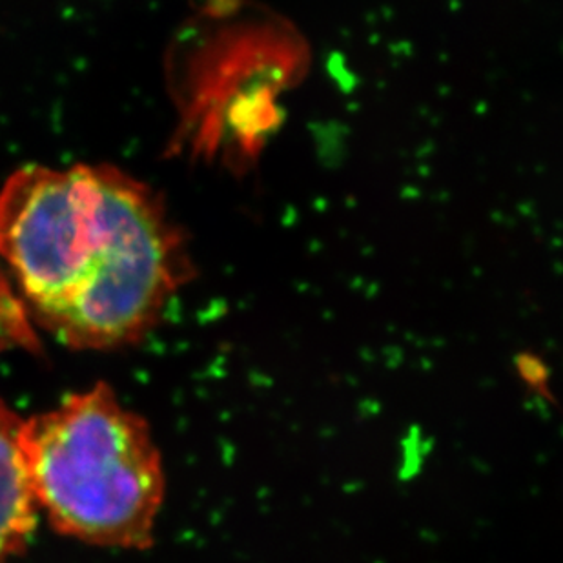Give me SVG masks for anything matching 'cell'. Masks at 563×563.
<instances>
[{"label":"cell","mask_w":563,"mask_h":563,"mask_svg":"<svg viewBox=\"0 0 563 563\" xmlns=\"http://www.w3.org/2000/svg\"><path fill=\"white\" fill-rule=\"evenodd\" d=\"M21 449L33 500L55 531L101 548L154 543L166 489L159 449L107 383L22 421Z\"/></svg>","instance_id":"obj_1"},{"label":"cell","mask_w":563,"mask_h":563,"mask_svg":"<svg viewBox=\"0 0 563 563\" xmlns=\"http://www.w3.org/2000/svg\"><path fill=\"white\" fill-rule=\"evenodd\" d=\"M101 238L68 303L38 323L74 349L143 340L191 277L183 230L159 194L115 166L93 165Z\"/></svg>","instance_id":"obj_2"},{"label":"cell","mask_w":563,"mask_h":563,"mask_svg":"<svg viewBox=\"0 0 563 563\" xmlns=\"http://www.w3.org/2000/svg\"><path fill=\"white\" fill-rule=\"evenodd\" d=\"M99 238L93 165L24 166L0 190V257L38 321L77 292Z\"/></svg>","instance_id":"obj_3"},{"label":"cell","mask_w":563,"mask_h":563,"mask_svg":"<svg viewBox=\"0 0 563 563\" xmlns=\"http://www.w3.org/2000/svg\"><path fill=\"white\" fill-rule=\"evenodd\" d=\"M22 421L0 399V563L22 553L35 527V500L21 449Z\"/></svg>","instance_id":"obj_4"},{"label":"cell","mask_w":563,"mask_h":563,"mask_svg":"<svg viewBox=\"0 0 563 563\" xmlns=\"http://www.w3.org/2000/svg\"><path fill=\"white\" fill-rule=\"evenodd\" d=\"M520 373L534 390L548 393V371L543 367L542 362H538L534 357H520Z\"/></svg>","instance_id":"obj_5"}]
</instances>
